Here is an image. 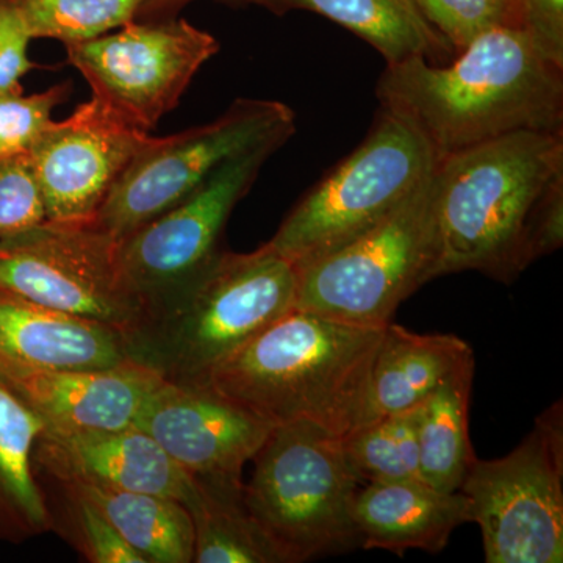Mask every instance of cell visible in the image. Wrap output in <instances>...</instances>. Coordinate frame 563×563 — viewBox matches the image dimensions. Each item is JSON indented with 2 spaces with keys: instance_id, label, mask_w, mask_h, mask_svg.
Returning a JSON list of instances; mask_svg holds the SVG:
<instances>
[{
  "instance_id": "obj_1",
  "label": "cell",
  "mask_w": 563,
  "mask_h": 563,
  "mask_svg": "<svg viewBox=\"0 0 563 563\" xmlns=\"http://www.w3.org/2000/svg\"><path fill=\"white\" fill-rule=\"evenodd\" d=\"M437 276L510 284L563 243V131H521L455 152L432 173Z\"/></svg>"
},
{
  "instance_id": "obj_2",
  "label": "cell",
  "mask_w": 563,
  "mask_h": 563,
  "mask_svg": "<svg viewBox=\"0 0 563 563\" xmlns=\"http://www.w3.org/2000/svg\"><path fill=\"white\" fill-rule=\"evenodd\" d=\"M428 140L437 162L521 131H563V65L517 25L488 29L435 65L422 57L387 65L376 90Z\"/></svg>"
},
{
  "instance_id": "obj_3",
  "label": "cell",
  "mask_w": 563,
  "mask_h": 563,
  "mask_svg": "<svg viewBox=\"0 0 563 563\" xmlns=\"http://www.w3.org/2000/svg\"><path fill=\"white\" fill-rule=\"evenodd\" d=\"M383 331L295 309L222 362L207 385L272 426L306 421L343 439L376 418Z\"/></svg>"
},
{
  "instance_id": "obj_4",
  "label": "cell",
  "mask_w": 563,
  "mask_h": 563,
  "mask_svg": "<svg viewBox=\"0 0 563 563\" xmlns=\"http://www.w3.org/2000/svg\"><path fill=\"white\" fill-rule=\"evenodd\" d=\"M298 268L266 244L224 252L128 333L131 358L166 383L207 385L211 373L296 306Z\"/></svg>"
},
{
  "instance_id": "obj_5",
  "label": "cell",
  "mask_w": 563,
  "mask_h": 563,
  "mask_svg": "<svg viewBox=\"0 0 563 563\" xmlns=\"http://www.w3.org/2000/svg\"><path fill=\"white\" fill-rule=\"evenodd\" d=\"M252 462L244 503L280 563L361 547L352 507L363 483L340 437L306 421L274 426Z\"/></svg>"
},
{
  "instance_id": "obj_6",
  "label": "cell",
  "mask_w": 563,
  "mask_h": 563,
  "mask_svg": "<svg viewBox=\"0 0 563 563\" xmlns=\"http://www.w3.org/2000/svg\"><path fill=\"white\" fill-rule=\"evenodd\" d=\"M437 265L431 174L368 231L296 265L295 309L347 324L385 328L407 298L439 277Z\"/></svg>"
},
{
  "instance_id": "obj_7",
  "label": "cell",
  "mask_w": 563,
  "mask_h": 563,
  "mask_svg": "<svg viewBox=\"0 0 563 563\" xmlns=\"http://www.w3.org/2000/svg\"><path fill=\"white\" fill-rule=\"evenodd\" d=\"M437 157L412 122L380 109L372 131L292 207L269 250L301 265L351 242L401 206Z\"/></svg>"
},
{
  "instance_id": "obj_8",
  "label": "cell",
  "mask_w": 563,
  "mask_h": 563,
  "mask_svg": "<svg viewBox=\"0 0 563 563\" xmlns=\"http://www.w3.org/2000/svg\"><path fill=\"white\" fill-rule=\"evenodd\" d=\"M461 492L470 521L483 532L485 562L561 563L562 404L544 410L512 453L495 461L476 457Z\"/></svg>"
},
{
  "instance_id": "obj_9",
  "label": "cell",
  "mask_w": 563,
  "mask_h": 563,
  "mask_svg": "<svg viewBox=\"0 0 563 563\" xmlns=\"http://www.w3.org/2000/svg\"><path fill=\"white\" fill-rule=\"evenodd\" d=\"M296 131L290 107L236 99L218 120L154 141L111 188L95 224L121 240L201 187L220 166L266 143H287Z\"/></svg>"
},
{
  "instance_id": "obj_10",
  "label": "cell",
  "mask_w": 563,
  "mask_h": 563,
  "mask_svg": "<svg viewBox=\"0 0 563 563\" xmlns=\"http://www.w3.org/2000/svg\"><path fill=\"white\" fill-rule=\"evenodd\" d=\"M282 146L266 143L225 162L184 201L118 240L122 284L140 303L141 318L184 290L221 254L233 209Z\"/></svg>"
},
{
  "instance_id": "obj_11",
  "label": "cell",
  "mask_w": 563,
  "mask_h": 563,
  "mask_svg": "<svg viewBox=\"0 0 563 563\" xmlns=\"http://www.w3.org/2000/svg\"><path fill=\"white\" fill-rule=\"evenodd\" d=\"M92 98L122 120L150 132L180 98L198 70L220 51L209 32L180 18L133 20L98 38L65 44Z\"/></svg>"
},
{
  "instance_id": "obj_12",
  "label": "cell",
  "mask_w": 563,
  "mask_h": 563,
  "mask_svg": "<svg viewBox=\"0 0 563 563\" xmlns=\"http://www.w3.org/2000/svg\"><path fill=\"white\" fill-rule=\"evenodd\" d=\"M0 291L117 325L125 335L141 318L122 284L118 240L95 222L44 221L0 240Z\"/></svg>"
},
{
  "instance_id": "obj_13",
  "label": "cell",
  "mask_w": 563,
  "mask_h": 563,
  "mask_svg": "<svg viewBox=\"0 0 563 563\" xmlns=\"http://www.w3.org/2000/svg\"><path fill=\"white\" fill-rule=\"evenodd\" d=\"M155 140L95 98L52 121L29 151L46 221H95L111 188Z\"/></svg>"
},
{
  "instance_id": "obj_14",
  "label": "cell",
  "mask_w": 563,
  "mask_h": 563,
  "mask_svg": "<svg viewBox=\"0 0 563 563\" xmlns=\"http://www.w3.org/2000/svg\"><path fill=\"white\" fill-rule=\"evenodd\" d=\"M135 428L146 432L190 477L242 479L274 426L210 385L161 384L147 396Z\"/></svg>"
},
{
  "instance_id": "obj_15",
  "label": "cell",
  "mask_w": 563,
  "mask_h": 563,
  "mask_svg": "<svg viewBox=\"0 0 563 563\" xmlns=\"http://www.w3.org/2000/svg\"><path fill=\"white\" fill-rule=\"evenodd\" d=\"M33 463L36 473L52 483L150 493L181 504L191 493V477L135 426L102 432L44 429L33 450Z\"/></svg>"
},
{
  "instance_id": "obj_16",
  "label": "cell",
  "mask_w": 563,
  "mask_h": 563,
  "mask_svg": "<svg viewBox=\"0 0 563 563\" xmlns=\"http://www.w3.org/2000/svg\"><path fill=\"white\" fill-rule=\"evenodd\" d=\"M0 377L46 429L102 432L132 428L162 377L136 362L88 372L2 369Z\"/></svg>"
},
{
  "instance_id": "obj_17",
  "label": "cell",
  "mask_w": 563,
  "mask_h": 563,
  "mask_svg": "<svg viewBox=\"0 0 563 563\" xmlns=\"http://www.w3.org/2000/svg\"><path fill=\"white\" fill-rule=\"evenodd\" d=\"M133 362L125 332L0 291V372H88Z\"/></svg>"
},
{
  "instance_id": "obj_18",
  "label": "cell",
  "mask_w": 563,
  "mask_h": 563,
  "mask_svg": "<svg viewBox=\"0 0 563 563\" xmlns=\"http://www.w3.org/2000/svg\"><path fill=\"white\" fill-rule=\"evenodd\" d=\"M352 517L365 550L439 553L454 529L470 523V504L461 490H439L421 479L365 483Z\"/></svg>"
},
{
  "instance_id": "obj_19",
  "label": "cell",
  "mask_w": 563,
  "mask_h": 563,
  "mask_svg": "<svg viewBox=\"0 0 563 563\" xmlns=\"http://www.w3.org/2000/svg\"><path fill=\"white\" fill-rule=\"evenodd\" d=\"M472 363V346L454 333H417L388 322L373 365L374 417L418 409Z\"/></svg>"
},
{
  "instance_id": "obj_20",
  "label": "cell",
  "mask_w": 563,
  "mask_h": 563,
  "mask_svg": "<svg viewBox=\"0 0 563 563\" xmlns=\"http://www.w3.org/2000/svg\"><path fill=\"white\" fill-rule=\"evenodd\" d=\"M243 3L261 5L274 14L295 10L320 14L372 44L387 65L415 57L443 65L457 54L426 20L417 0H244Z\"/></svg>"
},
{
  "instance_id": "obj_21",
  "label": "cell",
  "mask_w": 563,
  "mask_h": 563,
  "mask_svg": "<svg viewBox=\"0 0 563 563\" xmlns=\"http://www.w3.org/2000/svg\"><path fill=\"white\" fill-rule=\"evenodd\" d=\"M46 424L0 377V542L20 544L51 532L46 492L33 450Z\"/></svg>"
},
{
  "instance_id": "obj_22",
  "label": "cell",
  "mask_w": 563,
  "mask_h": 563,
  "mask_svg": "<svg viewBox=\"0 0 563 563\" xmlns=\"http://www.w3.org/2000/svg\"><path fill=\"white\" fill-rule=\"evenodd\" d=\"M63 485L90 501L144 562H195V528L187 507L177 499L98 485Z\"/></svg>"
},
{
  "instance_id": "obj_23",
  "label": "cell",
  "mask_w": 563,
  "mask_h": 563,
  "mask_svg": "<svg viewBox=\"0 0 563 563\" xmlns=\"http://www.w3.org/2000/svg\"><path fill=\"white\" fill-rule=\"evenodd\" d=\"M184 506L195 528L192 563H280L247 510L243 479L191 477Z\"/></svg>"
},
{
  "instance_id": "obj_24",
  "label": "cell",
  "mask_w": 563,
  "mask_h": 563,
  "mask_svg": "<svg viewBox=\"0 0 563 563\" xmlns=\"http://www.w3.org/2000/svg\"><path fill=\"white\" fill-rule=\"evenodd\" d=\"M473 374L474 363L459 369L418 407L420 477L439 490H461L476 461L468 426Z\"/></svg>"
},
{
  "instance_id": "obj_25",
  "label": "cell",
  "mask_w": 563,
  "mask_h": 563,
  "mask_svg": "<svg viewBox=\"0 0 563 563\" xmlns=\"http://www.w3.org/2000/svg\"><path fill=\"white\" fill-rule=\"evenodd\" d=\"M418 409L366 422L342 444L362 483L421 479L417 435Z\"/></svg>"
},
{
  "instance_id": "obj_26",
  "label": "cell",
  "mask_w": 563,
  "mask_h": 563,
  "mask_svg": "<svg viewBox=\"0 0 563 563\" xmlns=\"http://www.w3.org/2000/svg\"><path fill=\"white\" fill-rule=\"evenodd\" d=\"M33 40L98 38L139 18L146 0H14Z\"/></svg>"
},
{
  "instance_id": "obj_27",
  "label": "cell",
  "mask_w": 563,
  "mask_h": 563,
  "mask_svg": "<svg viewBox=\"0 0 563 563\" xmlns=\"http://www.w3.org/2000/svg\"><path fill=\"white\" fill-rule=\"evenodd\" d=\"M57 484L55 501L49 504L51 531L62 536L91 563H146L118 536L90 501L68 485Z\"/></svg>"
},
{
  "instance_id": "obj_28",
  "label": "cell",
  "mask_w": 563,
  "mask_h": 563,
  "mask_svg": "<svg viewBox=\"0 0 563 563\" xmlns=\"http://www.w3.org/2000/svg\"><path fill=\"white\" fill-rule=\"evenodd\" d=\"M70 91L73 84L66 81L35 95L18 91L0 96V158L29 154Z\"/></svg>"
},
{
  "instance_id": "obj_29",
  "label": "cell",
  "mask_w": 563,
  "mask_h": 563,
  "mask_svg": "<svg viewBox=\"0 0 563 563\" xmlns=\"http://www.w3.org/2000/svg\"><path fill=\"white\" fill-rule=\"evenodd\" d=\"M46 221V206L29 154L0 158V240Z\"/></svg>"
},
{
  "instance_id": "obj_30",
  "label": "cell",
  "mask_w": 563,
  "mask_h": 563,
  "mask_svg": "<svg viewBox=\"0 0 563 563\" xmlns=\"http://www.w3.org/2000/svg\"><path fill=\"white\" fill-rule=\"evenodd\" d=\"M417 3L426 20L457 52L488 29L512 25L506 0H417Z\"/></svg>"
},
{
  "instance_id": "obj_31",
  "label": "cell",
  "mask_w": 563,
  "mask_h": 563,
  "mask_svg": "<svg viewBox=\"0 0 563 563\" xmlns=\"http://www.w3.org/2000/svg\"><path fill=\"white\" fill-rule=\"evenodd\" d=\"M33 38L14 0H0V96L22 90L21 79L38 68L29 57Z\"/></svg>"
},
{
  "instance_id": "obj_32",
  "label": "cell",
  "mask_w": 563,
  "mask_h": 563,
  "mask_svg": "<svg viewBox=\"0 0 563 563\" xmlns=\"http://www.w3.org/2000/svg\"><path fill=\"white\" fill-rule=\"evenodd\" d=\"M512 25L531 33L544 54L563 65V0H506Z\"/></svg>"
},
{
  "instance_id": "obj_33",
  "label": "cell",
  "mask_w": 563,
  "mask_h": 563,
  "mask_svg": "<svg viewBox=\"0 0 563 563\" xmlns=\"http://www.w3.org/2000/svg\"><path fill=\"white\" fill-rule=\"evenodd\" d=\"M192 0H146L140 10V21H157L177 16V13ZM224 2L243 3L244 0H224Z\"/></svg>"
}]
</instances>
